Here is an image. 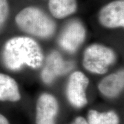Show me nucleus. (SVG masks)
<instances>
[{
  "instance_id": "20e7f679",
  "label": "nucleus",
  "mask_w": 124,
  "mask_h": 124,
  "mask_svg": "<svg viewBox=\"0 0 124 124\" xmlns=\"http://www.w3.org/2000/svg\"><path fill=\"white\" fill-rule=\"evenodd\" d=\"M88 84L89 79L83 72H75L71 75L67 85L66 95L73 106L81 108L87 104L85 90Z\"/></svg>"
},
{
  "instance_id": "4468645a",
  "label": "nucleus",
  "mask_w": 124,
  "mask_h": 124,
  "mask_svg": "<svg viewBox=\"0 0 124 124\" xmlns=\"http://www.w3.org/2000/svg\"><path fill=\"white\" fill-rule=\"evenodd\" d=\"M72 124H88L87 121L84 118L81 117V116H79L77 117L75 121H73V123Z\"/></svg>"
},
{
  "instance_id": "f257e3e1",
  "label": "nucleus",
  "mask_w": 124,
  "mask_h": 124,
  "mask_svg": "<svg viewBox=\"0 0 124 124\" xmlns=\"http://www.w3.org/2000/svg\"><path fill=\"white\" fill-rule=\"evenodd\" d=\"M2 58L5 66L11 70H19L23 66L39 68L44 60L39 45L28 37H15L4 46Z\"/></svg>"
},
{
  "instance_id": "ddd939ff",
  "label": "nucleus",
  "mask_w": 124,
  "mask_h": 124,
  "mask_svg": "<svg viewBox=\"0 0 124 124\" xmlns=\"http://www.w3.org/2000/svg\"><path fill=\"white\" fill-rule=\"evenodd\" d=\"M9 8L7 0H0V29L4 26L8 15Z\"/></svg>"
},
{
  "instance_id": "6e6552de",
  "label": "nucleus",
  "mask_w": 124,
  "mask_h": 124,
  "mask_svg": "<svg viewBox=\"0 0 124 124\" xmlns=\"http://www.w3.org/2000/svg\"><path fill=\"white\" fill-rule=\"evenodd\" d=\"M99 22L103 26L116 28L124 26V2L115 1L109 3L101 10Z\"/></svg>"
},
{
  "instance_id": "423d86ee",
  "label": "nucleus",
  "mask_w": 124,
  "mask_h": 124,
  "mask_svg": "<svg viewBox=\"0 0 124 124\" xmlns=\"http://www.w3.org/2000/svg\"><path fill=\"white\" fill-rule=\"evenodd\" d=\"M75 67L74 63L65 61L57 51H53L48 56L41 77L46 84H51L59 76L66 75Z\"/></svg>"
},
{
  "instance_id": "f8f14e48",
  "label": "nucleus",
  "mask_w": 124,
  "mask_h": 124,
  "mask_svg": "<svg viewBox=\"0 0 124 124\" xmlns=\"http://www.w3.org/2000/svg\"><path fill=\"white\" fill-rule=\"evenodd\" d=\"M88 124H119V117L114 111L99 112L91 110L88 114Z\"/></svg>"
},
{
  "instance_id": "9d476101",
  "label": "nucleus",
  "mask_w": 124,
  "mask_h": 124,
  "mask_svg": "<svg viewBox=\"0 0 124 124\" xmlns=\"http://www.w3.org/2000/svg\"><path fill=\"white\" fill-rule=\"evenodd\" d=\"M21 94L16 81L10 76L0 73V101H19Z\"/></svg>"
},
{
  "instance_id": "7ed1b4c3",
  "label": "nucleus",
  "mask_w": 124,
  "mask_h": 124,
  "mask_svg": "<svg viewBox=\"0 0 124 124\" xmlns=\"http://www.w3.org/2000/svg\"><path fill=\"white\" fill-rule=\"evenodd\" d=\"M116 60L115 52L110 48L100 44H93L85 49L83 65L90 72L104 74Z\"/></svg>"
},
{
  "instance_id": "1a4fd4ad",
  "label": "nucleus",
  "mask_w": 124,
  "mask_h": 124,
  "mask_svg": "<svg viewBox=\"0 0 124 124\" xmlns=\"http://www.w3.org/2000/svg\"><path fill=\"white\" fill-rule=\"evenodd\" d=\"M124 86V72L123 70L116 73L106 76L99 82L98 88L100 92L108 97H117Z\"/></svg>"
},
{
  "instance_id": "0eeeda50",
  "label": "nucleus",
  "mask_w": 124,
  "mask_h": 124,
  "mask_svg": "<svg viewBox=\"0 0 124 124\" xmlns=\"http://www.w3.org/2000/svg\"><path fill=\"white\" fill-rule=\"evenodd\" d=\"M58 110L55 97L50 94H42L37 102L36 124H54Z\"/></svg>"
},
{
  "instance_id": "39448f33",
  "label": "nucleus",
  "mask_w": 124,
  "mask_h": 124,
  "mask_svg": "<svg viewBox=\"0 0 124 124\" xmlns=\"http://www.w3.org/2000/svg\"><path fill=\"white\" fill-rule=\"evenodd\" d=\"M85 37V30L78 20L71 21L63 28L59 38V44L68 53H75Z\"/></svg>"
},
{
  "instance_id": "9b49d317",
  "label": "nucleus",
  "mask_w": 124,
  "mask_h": 124,
  "mask_svg": "<svg viewBox=\"0 0 124 124\" xmlns=\"http://www.w3.org/2000/svg\"><path fill=\"white\" fill-rule=\"evenodd\" d=\"M49 9L54 17L63 19L75 12L77 1L76 0H50Z\"/></svg>"
},
{
  "instance_id": "2eb2a0df",
  "label": "nucleus",
  "mask_w": 124,
  "mask_h": 124,
  "mask_svg": "<svg viewBox=\"0 0 124 124\" xmlns=\"http://www.w3.org/2000/svg\"><path fill=\"white\" fill-rule=\"evenodd\" d=\"M0 124H9L8 119L1 114H0Z\"/></svg>"
},
{
  "instance_id": "f03ea898",
  "label": "nucleus",
  "mask_w": 124,
  "mask_h": 124,
  "mask_svg": "<svg viewBox=\"0 0 124 124\" xmlns=\"http://www.w3.org/2000/svg\"><path fill=\"white\" fill-rule=\"evenodd\" d=\"M19 28L32 35L48 38L54 32L56 25L48 16L35 7L22 10L15 17Z\"/></svg>"
}]
</instances>
